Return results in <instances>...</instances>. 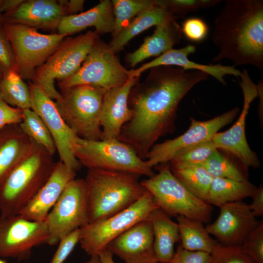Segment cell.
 I'll return each mask as SVG.
<instances>
[{"mask_svg":"<svg viewBox=\"0 0 263 263\" xmlns=\"http://www.w3.org/2000/svg\"><path fill=\"white\" fill-rule=\"evenodd\" d=\"M0 2H1V0H0ZM0 16H1V14H0Z\"/></svg>","mask_w":263,"mask_h":263,"instance_id":"cell-51","label":"cell"},{"mask_svg":"<svg viewBox=\"0 0 263 263\" xmlns=\"http://www.w3.org/2000/svg\"><path fill=\"white\" fill-rule=\"evenodd\" d=\"M24 1L23 0H2L0 4L1 15L10 13L17 9Z\"/></svg>","mask_w":263,"mask_h":263,"instance_id":"cell-46","label":"cell"},{"mask_svg":"<svg viewBox=\"0 0 263 263\" xmlns=\"http://www.w3.org/2000/svg\"><path fill=\"white\" fill-rule=\"evenodd\" d=\"M240 77V85L244 95L242 111L231 128L225 132H218L212 140L218 150H223L233 155L247 169L249 167L257 168L260 166V160L249 147L245 136L246 118L252 102L258 96V91L246 69L243 70Z\"/></svg>","mask_w":263,"mask_h":263,"instance_id":"cell-16","label":"cell"},{"mask_svg":"<svg viewBox=\"0 0 263 263\" xmlns=\"http://www.w3.org/2000/svg\"><path fill=\"white\" fill-rule=\"evenodd\" d=\"M106 248L125 263H159L154 252L153 230L149 217L113 239Z\"/></svg>","mask_w":263,"mask_h":263,"instance_id":"cell-18","label":"cell"},{"mask_svg":"<svg viewBox=\"0 0 263 263\" xmlns=\"http://www.w3.org/2000/svg\"><path fill=\"white\" fill-rule=\"evenodd\" d=\"M156 3L166 8L175 17L184 18L189 12L214 6L218 0H161Z\"/></svg>","mask_w":263,"mask_h":263,"instance_id":"cell-37","label":"cell"},{"mask_svg":"<svg viewBox=\"0 0 263 263\" xmlns=\"http://www.w3.org/2000/svg\"><path fill=\"white\" fill-rule=\"evenodd\" d=\"M76 175V171L61 161L56 162L47 181L19 214L31 221H45L66 186Z\"/></svg>","mask_w":263,"mask_h":263,"instance_id":"cell-20","label":"cell"},{"mask_svg":"<svg viewBox=\"0 0 263 263\" xmlns=\"http://www.w3.org/2000/svg\"><path fill=\"white\" fill-rule=\"evenodd\" d=\"M252 203L248 205L253 215L256 217L263 215V188L260 185L252 195Z\"/></svg>","mask_w":263,"mask_h":263,"instance_id":"cell-44","label":"cell"},{"mask_svg":"<svg viewBox=\"0 0 263 263\" xmlns=\"http://www.w3.org/2000/svg\"><path fill=\"white\" fill-rule=\"evenodd\" d=\"M175 17L166 8L156 4L137 15L108 44L116 54L121 51L134 37L152 26L165 24Z\"/></svg>","mask_w":263,"mask_h":263,"instance_id":"cell-26","label":"cell"},{"mask_svg":"<svg viewBox=\"0 0 263 263\" xmlns=\"http://www.w3.org/2000/svg\"><path fill=\"white\" fill-rule=\"evenodd\" d=\"M57 1L62 7L66 16L75 15L82 11L85 2L83 0H63Z\"/></svg>","mask_w":263,"mask_h":263,"instance_id":"cell-45","label":"cell"},{"mask_svg":"<svg viewBox=\"0 0 263 263\" xmlns=\"http://www.w3.org/2000/svg\"><path fill=\"white\" fill-rule=\"evenodd\" d=\"M107 90L90 85H78L60 90L61 97L55 102L67 125L83 139L102 138L100 118Z\"/></svg>","mask_w":263,"mask_h":263,"instance_id":"cell-5","label":"cell"},{"mask_svg":"<svg viewBox=\"0 0 263 263\" xmlns=\"http://www.w3.org/2000/svg\"><path fill=\"white\" fill-rule=\"evenodd\" d=\"M153 234V249L159 263H169L174 253V246L180 241L178 225L160 208L149 216Z\"/></svg>","mask_w":263,"mask_h":263,"instance_id":"cell-27","label":"cell"},{"mask_svg":"<svg viewBox=\"0 0 263 263\" xmlns=\"http://www.w3.org/2000/svg\"><path fill=\"white\" fill-rule=\"evenodd\" d=\"M0 66L4 74L10 71H15V60L13 48L0 23Z\"/></svg>","mask_w":263,"mask_h":263,"instance_id":"cell-41","label":"cell"},{"mask_svg":"<svg viewBox=\"0 0 263 263\" xmlns=\"http://www.w3.org/2000/svg\"><path fill=\"white\" fill-rule=\"evenodd\" d=\"M23 119V110L10 106L0 95V129L8 125L19 124Z\"/></svg>","mask_w":263,"mask_h":263,"instance_id":"cell-43","label":"cell"},{"mask_svg":"<svg viewBox=\"0 0 263 263\" xmlns=\"http://www.w3.org/2000/svg\"><path fill=\"white\" fill-rule=\"evenodd\" d=\"M31 96V109L42 119L54 140L60 161L77 171L81 165L75 154L78 137L67 125L60 115L55 103L40 88L28 81Z\"/></svg>","mask_w":263,"mask_h":263,"instance_id":"cell-14","label":"cell"},{"mask_svg":"<svg viewBox=\"0 0 263 263\" xmlns=\"http://www.w3.org/2000/svg\"><path fill=\"white\" fill-rule=\"evenodd\" d=\"M114 24L112 0H102L85 12L63 17L56 29L57 33L65 37L90 27H94L98 35L112 34Z\"/></svg>","mask_w":263,"mask_h":263,"instance_id":"cell-23","label":"cell"},{"mask_svg":"<svg viewBox=\"0 0 263 263\" xmlns=\"http://www.w3.org/2000/svg\"><path fill=\"white\" fill-rule=\"evenodd\" d=\"M4 75V73L0 66V82L1 81L3 76Z\"/></svg>","mask_w":263,"mask_h":263,"instance_id":"cell-49","label":"cell"},{"mask_svg":"<svg viewBox=\"0 0 263 263\" xmlns=\"http://www.w3.org/2000/svg\"><path fill=\"white\" fill-rule=\"evenodd\" d=\"M257 187L246 181L213 177L205 202L219 207L225 204L251 197Z\"/></svg>","mask_w":263,"mask_h":263,"instance_id":"cell-28","label":"cell"},{"mask_svg":"<svg viewBox=\"0 0 263 263\" xmlns=\"http://www.w3.org/2000/svg\"><path fill=\"white\" fill-rule=\"evenodd\" d=\"M23 119L19 125L22 131L34 142L53 155L56 147L45 124L32 109L23 110Z\"/></svg>","mask_w":263,"mask_h":263,"instance_id":"cell-32","label":"cell"},{"mask_svg":"<svg viewBox=\"0 0 263 263\" xmlns=\"http://www.w3.org/2000/svg\"><path fill=\"white\" fill-rule=\"evenodd\" d=\"M210 254L200 251H190L180 244L169 263H208Z\"/></svg>","mask_w":263,"mask_h":263,"instance_id":"cell-42","label":"cell"},{"mask_svg":"<svg viewBox=\"0 0 263 263\" xmlns=\"http://www.w3.org/2000/svg\"><path fill=\"white\" fill-rule=\"evenodd\" d=\"M79 228L76 229L62 239L50 263H64L79 243Z\"/></svg>","mask_w":263,"mask_h":263,"instance_id":"cell-40","label":"cell"},{"mask_svg":"<svg viewBox=\"0 0 263 263\" xmlns=\"http://www.w3.org/2000/svg\"><path fill=\"white\" fill-rule=\"evenodd\" d=\"M153 176L141 181L159 207L169 216H183L203 223L211 218L213 207L191 194L175 177L169 163Z\"/></svg>","mask_w":263,"mask_h":263,"instance_id":"cell-6","label":"cell"},{"mask_svg":"<svg viewBox=\"0 0 263 263\" xmlns=\"http://www.w3.org/2000/svg\"><path fill=\"white\" fill-rule=\"evenodd\" d=\"M0 263H8L6 262L5 260L3 259L2 258H0Z\"/></svg>","mask_w":263,"mask_h":263,"instance_id":"cell-50","label":"cell"},{"mask_svg":"<svg viewBox=\"0 0 263 263\" xmlns=\"http://www.w3.org/2000/svg\"><path fill=\"white\" fill-rule=\"evenodd\" d=\"M212 39L218 49L212 62L263 68V0H226L216 17Z\"/></svg>","mask_w":263,"mask_h":263,"instance_id":"cell-2","label":"cell"},{"mask_svg":"<svg viewBox=\"0 0 263 263\" xmlns=\"http://www.w3.org/2000/svg\"><path fill=\"white\" fill-rule=\"evenodd\" d=\"M1 25L13 48L15 71L22 79L28 81L65 38L58 33L42 34L36 29L19 24Z\"/></svg>","mask_w":263,"mask_h":263,"instance_id":"cell-10","label":"cell"},{"mask_svg":"<svg viewBox=\"0 0 263 263\" xmlns=\"http://www.w3.org/2000/svg\"><path fill=\"white\" fill-rule=\"evenodd\" d=\"M239 112L240 108L236 107L208 120L198 121L191 117L190 126L183 134L151 147L146 158L148 164L152 168L169 163L178 152L212 139L222 128L231 123Z\"/></svg>","mask_w":263,"mask_h":263,"instance_id":"cell-15","label":"cell"},{"mask_svg":"<svg viewBox=\"0 0 263 263\" xmlns=\"http://www.w3.org/2000/svg\"><path fill=\"white\" fill-rule=\"evenodd\" d=\"M113 253L107 248L98 255L101 263H115L113 259Z\"/></svg>","mask_w":263,"mask_h":263,"instance_id":"cell-47","label":"cell"},{"mask_svg":"<svg viewBox=\"0 0 263 263\" xmlns=\"http://www.w3.org/2000/svg\"><path fill=\"white\" fill-rule=\"evenodd\" d=\"M130 78L129 70L120 62L108 44L98 37L79 70L70 77L58 82L60 90L78 85H90L109 90Z\"/></svg>","mask_w":263,"mask_h":263,"instance_id":"cell-11","label":"cell"},{"mask_svg":"<svg viewBox=\"0 0 263 263\" xmlns=\"http://www.w3.org/2000/svg\"><path fill=\"white\" fill-rule=\"evenodd\" d=\"M196 50V46L192 44H188L179 49H171L138 68L129 70V76L130 78L139 77L146 70L159 66H175L185 70L201 71L212 76L224 86L226 85L225 76H241L242 72L233 65H223L220 63L202 64L190 60L189 55L194 53Z\"/></svg>","mask_w":263,"mask_h":263,"instance_id":"cell-19","label":"cell"},{"mask_svg":"<svg viewBox=\"0 0 263 263\" xmlns=\"http://www.w3.org/2000/svg\"><path fill=\"white\" fill-rule=\"evenodd\" d=\"M217 150L212 140H208L178 152L168 163L170 166H203Z\"/></svg>","mask_w":263,"mask_h":263,"instance_id":"cell-35","label":"cell"},{"mask_svg":"<svg viewBox=\"0 0 263 263\" xmlns=\"http://www.w3.org/2000/svg\"><path fill=\"white\" fill-rule=\"evenodd\" d=\"M34 144L22 131L19 124L0 129V186L29 154Z\"/></svg>","mask_w":263,"mask_h":263,"instance_id":"cell-24","label":"cell"},{"mask_svg":"<svg viewBox=\"0 0 263 263\" xmlns=\"http://www.w3.org/2000/svg\"><path fill=\"white\" fill-rule=\"evenodd\" d=\"M169 168L175 177L191 194L206 201L213 177L203 166L169 165Z\"/></svg>","mask_w":263,"mask_h":263,"instance_id":"cell-30","label":"cell"},{"mask_svg":"<svg viewBox=\"0 0 263 263\" xmlns=\"http://www.w3.org/2000/svg\"><path fill=\"white\" fill-rule=\"evenodd\" d=\"M75 154L81 166L88 169L124 171L148 177L155 174L146 160L116 138L89 140L78 137Z\"/></svg>","mask_w":263,"mask_h":263,"instance_id":"cell-8","label":"cell"},{"mask_svg":"<svg viewBox=\"0 0 263 263\" xmlns=\"http://www.w3.org/2000/svg\"><path fill=\"white\" fill-rule=\"evenodd\" d=\"M95 31H88L75 37L65 38L48 59L35 71L31 81L40 88L51 99L61 97L55 81L65 80L80 68L95 40Z\"/></svg>","mask_w":263,"mask_h":263,"instance_id":"cell-7","label":"cell"},{"mask_svg":"<svg viewBox=\"0 0 263 263\" xmlns=\"http://www.w3.org/2000/svg\"><path fill=\"white\" fill-rule=\"evenodd\" d=\"M139 78H130L123 85L106 91L101 113V139H117L123 127L130 120L132 111L129 95Z\"/></svg>","mask_w":263,"mask_h":263,"instance_id":"cell-21","label":"cell"},{"mask_svg":"<svg viewBox=\"0 0 263 263\" xmlns=\"http://www.w3.org/2000/svg\"><path fill=\"white\" fill-rule=\"evenodd\" d=\"M220 214L206 229L217 242L225 245H241L259 224L249 206L242 201L221 205Z\"/></svg>","mask_w":263,"mask_h":263,"instance_id":"cell-17","label":"cell"},{"mask_svg":"<svg viewBox=\"0 0 263 263\" xmlns=\"http://www.w3.org/2000/svg\"><path fill=\"white\" fill-rule=\"evenodd\" d=\"M241 246L256 263H263V220L247 235Z\"/></svg>","mask_w":263,"mask_h":263,"instance_id":"cell-38","label":"cell"},{"mask_svg":"<svg viewBox=\"0 0 263 263\" xmlns=\"http://www.w3.org/2000/svg\"><path fill=\"white\" fill-rule=\"evenodd\" d=\"M208 263H256L241 245H225L218 242L210 254Z\"/></svg>","mask_w":263,"mask_h":263,"instance_id":"cell-36","label":"cell"},{"mask_svg":"<svg viewBox=\"0 0 263 263\" xmlns=\"http://www.w3.org/2000/svg\"><path fill=\"white\" fill-rule=\"evenodd\" d=\"M140 177L127 172L88 169L84 180L89 223L119 213L142 198L148 190Z\"/></svg>","mask_w":263,"mask_h":263,"instance_id":"cell-3","label":"cell"},{"mask_svg":"<svg viewBox=\"0 0 263 263\" xmlns=\"http://www.w3.org/2000/svg\"><path fill=\"white\" fill-rule=\"evenodd\" d=\"M182 36L181 26L175 19L156 26L153 34L145 38L137 49L127 54L126 62L133 68L147 58L156 57L179 43Z\"/></svg>","mask_w":263,"mask_h":263,"instance_id":"cell-25","label":"cell"},{"mask_svg":"<svg viewBox=\"0 0 263 263\" xmlns=\"http://www.w3.org/2000/svg\"><path fill=\"white\" fill-rule=\"evenodd\" d=\"M45 221L50 245L58 244L74 230L89 224L84 179L75 178L66 186Z\"/></svg>","mask_w":263,"mask_h":263,"instance_id":"cell-12","label":"cell"},{"mask_svg":"<svg viewBox=\"0 0 263 263\" xmlns=\"http://www.w3.org/2000/svg\"><path fill=\"white\" fill-rule=\"evenodd\" d=\"M159 208L148 191L126 209L104 219L89 223L79 228V243L91 256L98 255L113 239L137 223L149 218Z\"/></svg>","mask_w":263,"mask_h":263,"instance_id":"cell-9","label":"cell"},{"mask_svg":"<svg viewBox=\"0 0 263 263\" xmlns=\"http://www.w3.org/2000/svg\"><path fill=\"white\" fill-rule=\"evenodd\" d=\"M114 24L112 38L141 12L154 6L156 0H112Z\"/></svg>","mask_w":263,"mask_h":263,"instance_id":"cell-33","label":"cell"},{"mask_svg":"<svg viewBox=\"0 0 263 263\" xmlns=\"http://www.w3.org/2000/svg\"><path fill=\"white\" fill-rule=\"evenodd\" d=\"M53 156L35 142L31 152L0 186L1 215L19 214L31 201L54 169Z\"/></svg>","mask_w":263,"mask_h":263,"instance_id":"cell-4","label":"cell"},{"mask_svg":"<svg viewBox=\"0 0 263 263\" xmlns=\"http://www.w3.org/2000/svg\"><path fill=\"white\" fill-rule=\"evenodd\" d=\"M0 95L10 106L22 110L31 109L28 85L14 71L4 74L0 82Z\"/></svg>","mask_w":263,"mask_h":263,"instance_id":"cell-31","label":"cell"},{"mask_svg":"<svg viewBox=\"0 0 263 263\" xmlns=\"http://www.w3.org/2000/svg\"><path fill=\"white\" fill-rule=\"evenodd\" d=\"M182 35L188 40L199 43L207 37L209 27L206 21L199 17L186 19L181 26Z\"/></svg>","mask_w":263,"mask_h":263,"instance_id":"cell-39","label":"cell"},{"mask_svg":"<svg viewBox=\"0 0 263 263\" xmlns=\"http://www.w3.org/2000/svg\"><path fill=\"white\" fill-rule=\"evenodd\" d=\"M212 177L248 180L246 170L216 150L203 166Z\"/></svg>","mask_w":263,"mask_h":263,"instance_id":"cell-34","label":"cell"},{"mask_svg":"<svg viewBox=\"0 0 263 263\" xmlns=\"http://www.w3.org/2000/svg\"><path fill=\"white\" fill-rule=\"evenodd\" d=\"M66 16L57 0H28L13 12L1 15L0 23L19 24L35 29H56Z\"/></svg>","mask_w":263,"mask_h":263,"instance_id":"cell-22","label":"cell"},{"mask_svg":"<svg viewBox=\"0 0 263 263\" xmlns=\"http://www.w3.org/2000/svg\"><path fill=\"white\" fill-rule=\"evenodd\" d=\"M150 70L144 80L138 82L131 91L129 104L132 117L117 138L144 160L160 137L174 131L182 99L195 85L208 77L201 71L175 66Z\"/></svg>","mask_w":263,"mask_h":263,"instance_id":"cell-1","label":"cell"},{"mask_svg":"<svg viewBox=\"0 0 263 263\" xmlns=\"http://www.w3.org/2000/svg\"><path fill=\"white\" fill-rule=\"evenodd\" d=\"M182 246L190 251L212 252L218 243L208 233L203 223L183 216H176Z\"/></svg>","mask_w":263,"mask_h":263,"instance_id":"cell-29","label":"cell"},{"mask_svg":"<svg viewBox=\"0 0 263 263\" xmlns=\"http://www.w3.org/2000/svg\"><path fill=\"white\" fill-rule=\"evenodd\" d=\"M45 221L36 222L19 214L0 216V258L19 260L28 259L34 247L47 244Z\"/></svg>","mask_w":263,"mask_h":263,"instance_id":"cell-13","label":"cell"},{"mask_svg":"<svg viewBox=\"0 0 263 263\" xmlns=\"http://www.w3.org/2000/svg\"><path fill=\"white\" fill-rule=\"evenodd\" d=\"M85 263H101L98 255L91 256Z\"/></svg>","mask_w":263,"mask_h":263,"instance_id":"cell-48","label":"cell"}]
</instances>
